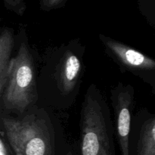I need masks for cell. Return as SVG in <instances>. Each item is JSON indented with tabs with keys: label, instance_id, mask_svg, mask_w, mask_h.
Instances as JSON below:
<instances>
[{
	"label": "cell",
	"instance_id": "12",
	"mask_svg": "<svg viewBox=\"0 0 155 155\" xmlns=\"http://www.w3.org/2000/svg\"><path fill=\"white\" fill-rule=\"evenodd\" d=\"M140 5H143L145 3V2H146V0H138Z\"/></svg>",
	"mask_w": 155,
	"mask_h": 155
},
{
	"label": "cell",
	"instance_id": "9",
	"mask_svg": "<svg viewBox=\"0 0 155 155\" xmlns=\"http://www.w3.org/2000/svg\"><path fill=\"white\" fill-rule=\"evenodd\" d=\"M6 8L22 16L25 12L27 5L24 0H2Z\"/></svg>",
	"mask_w": 155,
	"mask_h": 155
},
{
	"label": "cell",
	"instance_id": "7",
	"mask_svg": "<svg viewBox=\"0 0 155 155\" xmlns=\"http://www.w3.org/2000/svg\"><path fill=\"white\" fill-rule=\"evenodd\" d=\"M13 44L12 31L5 29L0 33V94L7 81Z\"/></svg>",
	"mask_w": 155,
	"mask_h": 155
},
{
	"label": "cell",
	"instance_id": "3",
	"mask_svg": "<svg viewBox=\"0 0 155 155\" xmlns=\"http://www.w3.org/2000/svg\"><path fill=\"white\" fill-rule=\"evenodd\" d=\"M36 97L34 65L25 43H21L16 57L11 59L3 101L5 107L24 112Z\"/></svg>",
	"mask_w": 155,
	"mask_h": 155
},
{
	"label": "cell",
	"instance_id": "13",
	"mask_svg": "<svg viewBox=\"0 0 155 155\" xmlns=\"http://www.w3.org/2000/svg\"><path fill=\"white\" fill-rule=\"evenodd\" d=\"M67 155H72V154H71V152H69V153H68V154H67Z\"/></svg>",
	"mask_w": 155,
	"mask_h": 155
},
{
	"label": "cell",
	"instance_id": "4",
	"mask_svg": "<svg viewBox=\"0 0 155 155\" xmlns=\"http://www.w3.org/2000/svg\"><path fill=\"white\" fill-rule=\"evenodd\" d=\"M133 95L130 90H121L115 101L117 132L122 155H130L129 139L131 124V106Z\"/></svg>",
	"mask_w": 155,
	"mask_h": 155
},
{
	"label": "cell",
	"instance_id": "10",
	"mask_svg": "<svg viewBox=\"0 0 155 155\" xmlns=\"http://www.w3.org/2000/svg\"><path fill=\"white\" fill-rule=\"evenodd\" d=\"M68 0H39L42 10L48 12L63 7Z\"/></svg>",
	"mask_w": 155,
	"mask_h": 155
},
{
	"label": "cell",
	"instance_id": "11",
	"mask_svg": "<svg viewBox=\"0 0 155 155\" xmlns=\"http://www.w3.org/2000/svg\"><path fill=\"white\" fill-rule=\"evenodd\" d=\"M0 155H7V151L1 139H0Z\"/></svg>",
	"mask_w": 155,
	"mask_h": 155
},
{
	"label": "cell",
	"instance_id": "2",
	"mask_svg": "<svg viewBox=\"0 0 155 155\" xmlns=\"http://www.w3.org/2000/svg\"><path fill=\"white\" fill-rule=\"evenodd\" d=\"M81 155H114V142L101 101L88 91L80 122Z\"/></svg>",
	"mask_w": 155,
	"mask_h": 155
},
{
	"label": "cell",
	"instance_id": "5",
	"mask_svg": "<svg viewBox=\"0 0 155 155\" xmlns=\"http://www.w3.org/2000/svg\"><path fill=\"white\" fill-rule=\"evenodd\" d=\"M101 38L106 47L127 67L145 71L154 70V61L143 53L117 41L104 37L102 35Z\"/></svg>",
	"mask_w": 155,
	"mask_h": 155
},
{
	"label": "cell",
	"instance_id": "8",
	"mask_svg": "<svg viewBox=\"0 0 155 155\" xmlns=\"http://www.w3.org/2000/svg\"><path fill=\"white\" fill-rule=\"evenodd\" d=\"M138 155H155V119L148 120L142 127L138 145Z\"/></svg>",
	"mask_w": 155,
	"mask_h": 155
},
{
	"label": "cell",
	"instance_id": "1",
	"mask_svg": "<svg viewBox=\"0 0 155 155\" xmlns=\"http://www.w3.org/2000/svg\"><path fill=\"white\" fill-rule=\"evenodd\" d=\"M8 141L16 155H54L51 131L45 120L34 115L3 118Z\"/></svg>",
	"mask_w": 155,
	"mask_h": 155
},
{
	"label": "cell",
	"instance_id": "6",
	"mask_svg": "<svg viewBox=\"0 0 155 155\" xmlns=\"http://www.w3.org/2000/svg\"><path fill=\"white\" fill-rule=\"evenodd\" d=\"M81 70V62L77 55L70 52L66 54L60 73V86L64 93L71 92L75 87Z\"/></svg>",
	"mask_w": 155,
	"mask_h": 155
}]
</instances>
